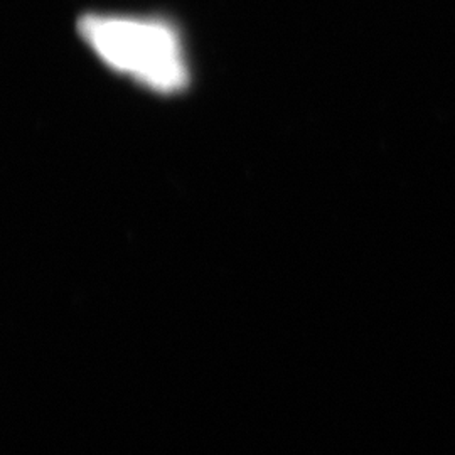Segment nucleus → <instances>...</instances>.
I'll list each match as a JSON object with an SVG mask.
<instances>
[{
  "label": "nucleus",
  "instance_id": "nucleus-1",
  "mask_svg": "<svg viewBox=\"0 0 455 455\" xmlns=\"http://www.w3.org/2000/svg\"><path fill=\"white\" fill-rule=\"evenodd\" d=\"M78 33L103 65L152 93L174 97L191 83L180 31L163 17L86 14Z\"/></svg>",
  "mask_w": 455,
  "mask_h": 455
}]
</instances>
